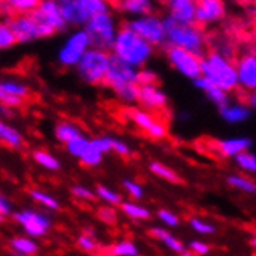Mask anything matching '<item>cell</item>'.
Segmentation results:
<instances>
[{
	"label": "cell",
	"mask_w": 256,
	"mask_h": 256,
	"mask_svg": "<svg viewBox=\"0 0 256 256\" xmlns=\"http://www.w3.org/2000/svg\"><path fill=\"white\" fill-rule=\"evenodd\" d=\"M4 5H8V11L11 14L25 16V14L34 11L40 5V2L39 0H8V2H4Z\"/></svg>",
	"instance_id": "83f0119b"
},
{
	"label": "cell",
	"mask_w": 256,
	"mask_h": 256,
	"mask_svg": "<svg viewBox=\"0 0 256 256\" xmlns=\"http://www.w3.org/2000/svg\"><path fill=\"white\" fill-rule=\"evenodd\" d=\"M190 250L196 254H206L210 253V246L206 242H204V240H191L190 242Z\"/></svg>",
	"instance_id": "c3c4849f"
},
{
	"label": "cell",
	"mask_w": 256,
	"mask_h": 256,
	"mask_svg": "<svg viewBox=\"0 0 256 256\" xmlns=\"http://www.w3.org/2000/svg\"><path fill=\"white\" fill-rule=\"evenodd\" d=\"M194 86L198 87V88H200L202 92L206 95V98L212 101V102H214L219 109H222V108L228 106V104H230L228 94L225 92V90H222L220 87L214 86L212 81H208L206 78L200 76L199 80L194 81Z\"/></svg>",
	"instance_id": "d6986e66"
},
{
	"label": "cell",
	"mask_w": 256,
	"mask_h": 256,
	"mask_svg": "<svg viewBox=\"0 0 256 256\" xmlns=\"http://www.w3.org/2000/svg\"><path fill=\"white\" fill-rule=\"evenodd\" d=\"M76 244H78L80 248H82L84 252H90V253H92V252H96V250L100 248L98 240L95 239L94 232L90 230V228H87L86 233H81V234L78 236Z\"/></svg>",
	"instance_id": "8d00e7d4"
},
{
	"label": "cell",
	"mask_w": 256,
	"mask_h": 256,
	"mask_svg": "<svg viewBox=\"0 0 256 256\" xmlns=\"http://www.w3.org/2000/svg\"><path fill=\"white\" fill-rule=\"evenodd\" d=\"M250 246L256 250V238H252V239H250Z\"/></svg>",
	"instance_id": "db71d44e"
},
{
	"label": "cell",
	"mask_w": 256,
	"mask_h": 256,
	"mask_svg": "<svg viewBox=\"0 0 256 256\" xmlns=\"http://www.w3.org/2000/svg\"><path fill=\"white\" fill-rule=\"evenodd\" d=\"M5 24L16 34L18 44H28L36 39L50 38L56 33L53 28L40 25L36 20H33L28 14H25V16H11L10 19H6Z\"/></svg>",
	"instance_id": "30bf717a"
},
{
	"label": "cell",
	"mask_w": 256,
	"mask_h": 256,
	"mask_svg": "<svg viewBox=\"0 0 256 256\" xmlns=\"http://www.w3.org/2000/svg\"><path fill=\"white\" fill-rule=\"evenodd\" d=\"M202 76L220 87L225 92H233L239 86L238 68L220 52H208L202 59Z\"/></svg>",
	"instance_id": "277c9868"
},
{
	"label": "cell",
	"mask_w": 256,
	"mask_h": 256,
	"mask_svg": "<svg viewBox=\"0 0 256 256\" xmlns=\"http://www.w3.org/2000/svg\"><path fill=\"white\" fill-rule=\"evenodd\" d=\"M166 58L170 64L178 72L182 73L185 78L192 80H199L202 76V59L192 54L188 50L178 48V47H166Z\"/></svg>",
	"instance_id": "8fae6325"
},
{
	"label": "cell",
	"mask_w": 256,
	"mask_h": 256,
	"mask_svg": "<svg viewBox=\"0 0 256 256\" xmlns=\"http://www.w3.org/2000/svg\"><path fill=\"white\" fill-rule=\"evenodd\" d=\"M108 140L110 144V150H114V152H116L120 156H130V148L124 142L114 138V137H109V135H108Z\"/></svg>",
	"instance_id": "bcb514c9"
},
{
	"label": "cell",
	"mask_w": 256,
	"mask_h": 256,
	"mask_svg": "<svg viewBox=\"0 0 256 256\" xmlns=\"http://www.w3.org/2000/svg\"><path fill=\"white\" fill-rule=\"evenodd\" d=\"M0 101H2L4 108H8V109H19L25 104V100L24 98H19V96H11V95H4L0 94Z\"/></svg>",
	"instance_id": "7dc6e473"
},
{
	"label": "cell",
	"mask_w": 256,
	"mask_h": 256,
	"mask_svg": "<svg viewBox=\"0 0 256 256\" xmlns=\"http://www.w3.org/2000/svg\"><path fill=\"white\" fill-rule=\"evenodd\" d=\"M110 53L90 48L76 66L78 76L87 84H104L109 70Z\"/></svg>",
	"instance_id": "52a82bcc"
},
{
	"label": "cell",
	"mask_w": 256,
	"mask_h": 256,
	"mask_svg": "<svg viewBox=\"0 0 256 256\" xmlns=\"http://www.w3.org/2000/svg\"><path fill=\"white\" fill-rule=\"evenodd\" d=\"M0 214L2 218H6L11 214V202L6 199V196H0Z\"/></svg>",
	"instance_id": "f907efd6"
},
{
	"label": "cell",
	"mask_w": 256,
	"mask_h": 256,
	"mask_svg": "<svg viewBox=\"0 0 256 256\" xmlns=\"http://www.w3.org/2000/svg\"><path fill=\"white\" fill-rule=\"evenodd\" d=\"M0 94L19 96V98L26 100L30 96V88L24 82L12 81V80H4L2 82H0Z\"/></svg>",
	"instance_id": "4316f807"
},
{
	"label": "cell",
	"mask_w": 256,
	"mask_h": 256,
	"mask_svg": "<svg viewBox=\"0 0 256 256\" xmlns=\"http://www.w3.org/2000/svg\"><path fill=\"white\" fill-rule=\"evenodd\" d=\"M122 210H123V213L132 219H138V220H148L150 219V212L140 205V204H135V202H123L122 204Z\"/></svg>",
	"instance_id": "1f68e13d"
},
{
	"label": "cell",
	"mask_w": 256,
	"mask_h": 256,
	"mask_svg": "<svg viewBox=\"0 0 256 256\" xmlns=\"http://www.w3.org/2000/svg\"><path fill=\"white\" fill-rule=\"evenodd\" d=\"M129 116L132 122L137 124L142 130H144L150 138L156 140H162L168 135V129L163 123L157 122V120L148 114L146 110H140V109H130L129 110Z\"/></svg>",
	"instance_id": "5bb4252c"
},
{
	"label": "cell",
	"mask_w": 256,
	"mask_h": 256,
	"mask_svg": "<svg viewBox=\"0 0 256 256\" xmlns=\"http://www.w3.org/2000/svg\"><path fill=\"white\" fill-rule=\"evenodd\" d=\"M123 188L128 191V194L130 196L132 199H137V200H140V199H143V188H142V185H138L137 182H134V180H130V178H124L123 180Z\"/></svg>",
	"instance_id": "b9f144b4"
},
{
	"label": "cell",
	"mask_w": 256,
	"mask_h": 256,
	"mask_svg": "<svg viewBox=\"0 0 256 256\" xmlns=\"http://www.w3.org/2000/svg\"><path fill=\"white\" fill-rule=\"evenodd\" d=\"M84 30L90 38V42H92V48L106 52V53H109L114 48L118 30H116L115 19L112 16L110 10L94 16L84 26Z\"/></svg>",
	"instance_id": "5b68a950"
},
{
	"label": "cell",
	"mask_w": 256,
	"mask_h": 256,
	"mask_svg": "<svg viewBox=\"0 0 256 256\" xmlns=\"http://www.w3.org/2000/svg\"><path fill=\"white\" fill-rule=\"evenodd\" d=\"M168 16L182 25H198L196 22V11H198V2L192 0H171L166 4Z\"/></svg>",
	"instance_id": "2e32d148"
},
{
	"label": "cell",
	"mask_w": 256,
	"mask_h": 256,
	"mask_svg": "<svg viewBox=\"0 0 256 256\" xmlns=\"http://www.w3.org/2000/svg\"><path fill=\"white\" fill-rule=\"evenodd\" d=\"M234 162L240 170L247 172H256V154L250 152V150L234 157Z\"/></svg>",
	"instance_id": "74e56055"
},
{
	"label": "cell",
	"mask_w": 256,
	"mask_h": 256,
	"mask_svg": "<svg viewBox=\"0 0 256 256\" xmlns=\"http://www.w3.org/2000/svg\"><path fill=\"white\" fill-rule=\"evenodd\" d=\"M247 104H248L250 108H254L256 109V92L254 94H250L247 96Z\"/></svg>",
	"instance_id": "816d5d0a"
},
{
	"label": "cell",
	"mask_w": 256,
	"mask_h": 256,
	"mask_svg": "<svg viewBox=\"0 0 256 256\" xmlns=\"http://www.w3.org/2000/svg\"><path fill=\"white\" fill-rule=\"evenodd\" d=\"M92 143L94 146L100 150L101 154H106V152H110V144H109V140L108 137H98V138H92Z\"/></svg>",
	"instance_id": "681fc988"
},
{
	"label": "cell",
	"mask_w": 256,
	"mask_h": 256,
	"mask_svg": "<svg viewBox=\"0 0 256 256\" xmlns=\"http://www.w3.org/2000/svg\"><path fill=\"white\" fill-rule=\"evenodd\" d=\"M30 198H32L34 202H38L39 205L45 206L47 210H59V202L53 198L52 194L40 191V190H30Z\"/></svg>",
	"instance_id": "e575fe53"
},
{
	"label": "cell",
	"mask_w": 256,
	"mask_h": 256,
	"mask_svg": "<svg viewBox=\"0 0 256 256\" xmlns=\"http://www.w3.org/2000/svg\"><path fill=\"white\" fill-rule=\"evenodd\" d=\"M225 18V5L220 0H200L198 2L196 22L198 25H208L219 22Z\"/></svg>",
	"instance_id": "e0dca14e"
},
{
	"label": "cell",
	"mask_w": 256,
	"mask_h": 256,
	"mask_svg": "<svg viewBox=\"0 0 256 256\" xmlns=\"http://www.w3.org/2000/svg\"><path fill=\"white\" fill-rule=\"evenodd\" d=\"M92 48V42L84 28L73 32L58 52V62L62 67H76L82 56Z\"/></svg>",
	"instance_id": "9c48e42d"
},
{
	"label": "cell",
	"mask_w": 256,
	"mask_h": 256,
	"mask_svg": "<svg viewBox=\"0 0 256 256\" xmlns=\"http://www.w3.org/2000/svg\"><path fill=\"white\" fill-rule=\"evenodd\" d=\"M106 253L109 256H138L140 250L137 247V244L132 242V240H120V242H115L114 246H110Z\"/></svg>",
	"instance_id": "f1b7e54d"
},
{
	"label": "cell",
	"mask_w": 256,
	"mask_h": 256,
	"mask_svg": "<svg viewBox=\"0 0 256 256\" xmlns=\"http://www.w3.org/2000/svg\"><path fill=\"white\" fill-rule=\"evenodd\" d=\"M14 44H18L16 34L12 33V30L6 24H2L0 25V48H10Z\"/></svg>",
	"instance_id": "f35d334b"
},
{
	"label": "cell",
	"mask_w": 256,
	"mask_h": 256,
	"mask_svg": "<svg viewBox=\"0 0 256 256\" xmlns=\"http://www.w3.org/2000/svg\"><path fill=\"white\" fill-rule=\"evenodd\" d=\"M157 73L149 70V68H142L138 70V86H149V84H157Z\"/></svg>",
	"instance_id": "f6af8a7d"
},
{
	"label": "cell",
	"mask_w": 256,
	"mask_h": 256,
	"mask_svg": "<svg viewBox=\"0 0 256 256\" xmlns=\"http://www.w3.org/2000/svg\"><path fill=\"white\" fill-rule=\"evenodd\" d=\"M120 11L132 14V16L143 18V16H150L154 10V5L149 0H122V2L115 4Z\"/></svg>",
	"instance_id": "603a6c76"
},
{
	"label": "cell",
	"mask_w": 256,
	"mask_h": 256,
	"mask_svg": "<svg viewBox=\"0 0 256 256\" xmlns=\"http://www.w3.org/2000/svg\"><path fill=\"white\" fill-rule=\"evenodd\" d=\"M180 256H196V253H192L191 250H186V252H184Z\"/></svg>",
	"instance_id": "f5cc1de1"
},
{
	"label": "cell",
	"mask_w": 256,
	"mask_h": 256,
	"mask_svg": "<svg viewBox=\"0 0 256 256\" xmlns=\"http://www.w3.org/2000/svg\"><path fill=\"white\" fill-rule=\"evenodd\" d=\"M123 26L132 30L142 39H144L152 47H162L166 45V30L163 25V19H160L156 14L143 18H135L132 20L123 22Z\"/></svg>",
	"instance_id": "ba28073f"
},
{
	"label": "cell",
	"mask_w": 256,
	"mask_h": 256,
	"mask_svg": "<svg viewBox=\"0 0 256 256\" xmlns=\"http://www.w3.org/2000/svg\"><path fill=\"white\" fill-rule=\"evenodd\" d=\"M140 106L149 110H163L168 106V96L157 84L140 86Z\"/></svg>",
	"instance_id": "ac0fdd59"
},
{
	"label": "cell",
	"mask_w": 256,
	"mask_h": 256,
	"mask_svg": "<svg viewBox=\"0 0 256 256\" xmlns=\"http://www.w3.org/2000/svg\"><path fill=\"white\" fill-rule=\"evenodd\" d=\"M253 54L256 56V47H254V50H253Z\"/></svg>",
	"instance_id": "11a10c76"
},
{
	"label": "cell",
	"mask_w": 256,
	"mask_h": 256,
	"mask_svg": "<svg viewBox=\"0 0 256 256\" xmlns=\"http://www.w3.org/2000/svg\"><path fill=\"white\" fill-rule=\"evenodd\" d=\"M219 115L222 120H225L227 123H242L252 115L250 106L248 104H238V102H230L228 106H225L219 109Z\"/></svg>",
	"instance_id": "44dd1931"
},
{
	"label": "cell",
	"mask_w": 256,
	"mask_h": 256,
	"mask_svg": "<svg viewBox=\"0 0 256 256\" xmlns=\"http://www.w3.org/2000/svg\"><path fill=\"white\" fill-rule=\"evenodd\" d=\"M239 86L248 90L250 94L256 92V56L253 53H246L236 61Z\"/></svg>",
	"instance_id": "9a60e30c"
},
{
	"label": "cell",
	"mask_w": 256,
	"mask_h": 256,
	"mask_svg": "<svg viewBox=\"0 0 256 256\" xmlns=\"http://www.w3.org/2000/svg\"><path fill=\"white\" fill-rule=\"evenodd\" d=\"M95 194L96 198L102 199L104 202H108L109 205H120L122 206L123 204V199H122V194L114 191L112 188L109 186H104V185H96L95 188Z\"/></svg>",
	"instance_id": "d590c367"
},
{
	"label": "cell",
	"mask_w": 256,
	"mask_h": 256,
	"mask_svg": "<svg viewBox=\"0 0 256 256\" xmlns=\"http://www.w3.org/2000/svg\"><path fill=\"white\" fill-rule=\"evenodd\" d=\"M8 248L14 256H33L38 253L39 247L33 239L26 236H12L8 239Z\"/></svg>",
	"instance_id": "7402d4cb"
},
{
	"label": "cell",
	"mask_w": 256,
	"mask_h": 256,
	"mask_svg": "<svg viewBox=\"0 0 256 256\" xmlns=\"http://www.w3.org/2000/svg\"><path fill=\"white\" fill-rule=\"evenodd\" d=\"M157 218L164 224V225H168V227H177V225L180 224V219L177 214H174L172 212H170V210H158L157 212Z\"/></svg>",
	"instance_id": "ee69618b"
},
{
	"label": "cell",
	"mask_w": 256,
	"mask_h": 256,
	"mask_svg": "<svg viewBox=\"0 0 256 256\" xmlns=\"http://www.w3.org/2000/svg\"><path fill=\"white\" fill-rule=\"evenodd\" d=\"M96 216L101 222L108 225H115L116 224V212L114 206H100L96 210Z\"/></svg>",
	"instance_id": "60d3db41"
},
{
	"label": "cell",
	"mask_w": 256,
	"mask_h": 256,
	"mask_svg": "<svg viewBox=\"0 0 256 256\" xmlns=\"http://www.w3.org/2000/svg\"><path fill=\"white\" fill-rule=\"evenodd\" d=\"M12 219L32 238H42L52 228V219L36 210H20L12 214Z\"/></svg>",
	"instance_id": "7c38bea8"
},
{
	"label": "cell",
	"mask_w": 256,
	"mask_h": 256,
	"mask_svg": "<svg viewBox=\"0 0 256 256\" xmlns=\"http://www.w3.org/2000/svg\"><path fill=\"white\" fill-rule=\"evenodd\" d=\"M112 53L134 68L142 70L149 61V58L152 56L154 47L142 39L137 33H134L132 30L122 25V28L118 30Z\"/></svg>",
	"instance_id": "7a4b0ae2"
},
{
	"label": "cell",
	"mask_w": 256,
	"mask_h": 256,
	"mask_svg": "<svg viewBox=\"0 0 256 256\" xmlns=\"http://www.w3.org/2000/svg\"><path fill=\"white\" fill-rule=\"evenodd\" d=\"M227 184L239 191H244V192H250L254 194L256 192V184L253 182L252 178L244 177V176H239V174H232L227 177Z\"/></svg>",
	"instance_id": "d6a6232c"
},
{
	"label": "cell",
	"mask_w": 256,
	"mask_h": 256,
	"mask_svg": "<svg viewBox=\"0 0 256 256\" xmlns=\"http://www.w3.org/2000/svg\"><path fill=\"white\" fill-rule=\"evenodd\" d=\"M28 16L40 25L53 28L54 32H66L68 26V24L62 18L61 10H59V4L54 0H44Z\"/></svg>",
	"instance_id": "4fadbf2b"
},
{
	"label": "cell",
	"mask_w": 256,
	"mask_h": 256,
	"mask_svg": "<svg viewBox=\"0 0 256 256\" xmlns=\"http://www.w3.org/2000/svg\"><path fill=\"white\" fill-rule=\"evenodd\" d=\"M149 234L152 236V238H156V239H158V240H162V242H163L164 246H166L170 250H172L174 253L182 254L184 252H186L185 246L182 244V240H178V239H177L171 232H168V230L160 228V227H154V228H150Z\"/></svg>",
	"instance_id": "cb8c5ba5"
},
{
	"label": "cell",
	"mask_w": 256,
	"mask_h": 256,
	"mask_svg": "<svg viewBox=\"0 0 256 256\" xmlns=\"http://www.w3.org/2000/svg\"><path fill=\"white\" fill-rule=\"evenodd\" d=\"M190 225L194 232H198L200 234H213L216 233V227L213 224H210L206 220H202L200 218H190Z\"/></svg>",
	"instance_id": "ab89813d"
},
{
	"label": "cell",
	"mask_w": 256,
	"mask_h": 256,
	"mask_svg": "<svg viewBox=\"0 0 256 256\" xmlns=\"http://www.w3.org/2000/svg\"><path fill=\"white\" fill-rule=\"evenodd\" d=\"M252 144H253V142L248 137H236V138H227V140L218 142V149H219L220 156L234 158L239 154L247 152Z\"/></svg>",
	"instance_id": "ffe728a7"
},
{
	"label": "cell",
	"mask_w": 256,
	"mask_h": 256,
	"mask_svg": "<svg viewBox=\"0 0 256 256\" xmlns=\"http://www.w3.org/2000/svg\"><path fill=\"white\" fill-rule=\"evenodd\" d=\"M164 30H166V47H178L191 52L198 58L204 59L208 53L205 50L206 39L202 28L198 25H182L172 20L170 16L163 19Z\"/></svg>",
	"instance_id": "3957f363"
},
{
	"label": "cell",
	"mask_w": 256,
	"mask_h": 256,
	"mask_svg": "<svg viewBox=\"0 0 256 256\" xmlns=\"http://www.w3.org/2000/svg\"><path fill=\"white\" fill-rule=\"evenodd\" d=\"M58 4L68 25L82 28L96 14L109 11V5L102 0H61Z\"/></svg>",
	"instance_id": "8992f818"
},
{
	"label": "cell",
	"mask_w": 256,
	"mask_h": 256,
	"mask_svg": "<svg viewBox=\"0 0 256 256\" xmlns=\"http://www.w3.org/2000/svg\"><path fill=\"white\" fill-rule=\"evenodd\" d=\"M90 146H92V140L84 137V135H82V137H80V138H76V140L70 142L68 144H66L67 152L72 154L73 157H76L78 160H81L84 157V154L90 149Z\"/></svg>",
	"instance_id": "836d02e7"
},
{
	"label": "cell",
	"mask_w": 256,
	"mask_h": 256,
	"mask_svg": "<svg viewBox=\"0 0 256 256\" xmlns=\"http://www.w3.org/2000/svg\"><path fill=\"white\" fill-rule=\"evenodd\" d=\"M54 137L61 142V143H66L68 144L70 142L76 140L80 137H82V130L74 124V123H70V122H61L58 123L56 128H54Z\"/></svg>",
	"instance_id": "d4e9b609"
},
{
	"label": "cell",
	"mask_w": 256,
	"mask_h": 256,
	"mask_svg": "<svg viewBox=\"0 0 256 256\" xmlns=\"http://www.w3.org/2000/svg\"><path fill=\"white\" fill-rule=\"evenodd\" d=\"M70 191H72V194L74 196V198H78L81 200L92 202V200L96 199V194L92 190H88L87 186H82V185H73Z\"/></svg>",
	"instance_id": "7bdbcfd3"
},
{
	"label": "cell",
	"mask_w": 256,
	"mask_h": 256,
	"mask_svg": "<svg viewBox=\"0 0 256 256\" xmlns=\"http://www.w3.org/2000/svg\"><path fill=\"white\" fill-rule=\"evenodd\" d=\"M149 171L152 174H156L157 177L166 180V182H170V184H182L180 176L174 170L168 168L166 164H163L160 162H150L149 163Z\"/></svg>",
	"instance_id": "f546056e"
},
{
	"label": "cell",
	"mask_w": 256,
	"mask_h": 256,
	"mask_svg": "<svg viewBox=\"0 0 256 256\" xmlns=\"http://www.w3.org/2000/svg\"><path fill=\"white\" fill-rule=\"evenodd\" d=\"M104 84L109 86L114 94L123 102L134 104L138 102L140 86H138V70L126 64L114 53H110L109 70Z\"/></svg>",
	"instance_id": "6da1fadb"
},
{
	"label": "cell",
	"mask_w": 256,
	"mask_h": 256,
	"mask_svg": "<svg viewBox=\"0 0 256 256\" xmlns=\"http://www.w3.org/2000/svg\"><path fill=\"white\" fill-rule=\"evenodd\" d=\"M33 158L38 164H40L42 168L48 170V171H59L61 170V162H59L53 154H50L48 150L36 149L33 152Z\"/></svg>",
	"instance_id": "4dcf8cb0"
},
{
	"label": "cell",
	"mask_w": 256,
	"mask_h": 256,
	"mask_svg": "<svg viewBox=\"0 0 256 256\" xmlns=\"http://www.w3.org/2000/svg\"><path fill=\"white\" fill-rule=\"evenodd\" d=\"M0 138H2L5 146H8L11 149H19L24 144L22 134L16 128H12L11 124H8L5 122L0 123Z\"/></svg>",
	"instance_id": "484cf974"
}]
</instances>
